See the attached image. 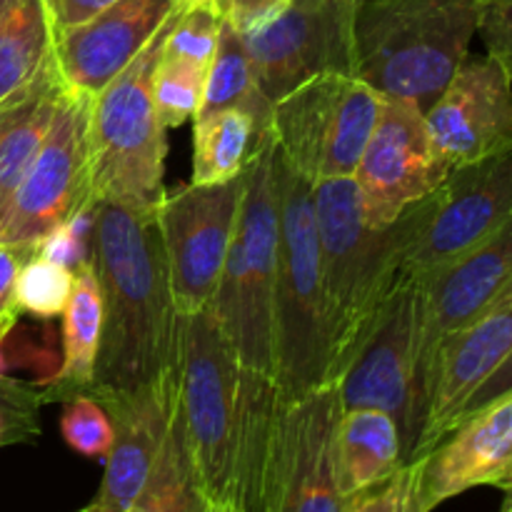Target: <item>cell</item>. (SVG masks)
Masks as SVG:
<instances>
[{
  "label": "cell",
  "mask_w": 512,
  "mask_h": 512,
  "mask_svg": "<svg viewBox=\"0 0 512 512\" xmlns=\"http://www.w3.org/2000/svg\"><path fill=\"white\" fill-rule=\"evenodd\" d=\"M278 268V178L270 138L243 170V200L225 258L215 315L238 363L273 378V303Z\"/></svg>",
  "instance_id": "obj_6"
},
{
  "label": "cell",
  "mask_w": 512,
  "mask_h": 512,
  "mask_svg": "<svg viewBox=\"0 0 512 512\" xmlns=\"http://www.w3.org/2000/svg\"><path fill=\"white\" fill-rule=\"evenodd\" d=\"M448 173L423 110L383 95L378 123L353 173L368 223L375 228L390 225L405 208L433 193Z\"/></svg>",
  "instance_id": "obj_15"
},
{
  "label": "cell",
  "mask_w": 512,
  "mask_h": 512,
  "mask_svg": "<svg viewBox=\"0 0 512 512\" xmlns=\"http://www.w3.org/2000/svg\"><path fill=\"white\" fill-rule=\"evenodd\" d=\"M210 5L238 33H250L283 13L290 0H210Z\"/></svg>",
  "instance_id": "obj_36"
},
{
  "label": "cell",
  "mask_w": 512,
  "mask_h": 512,
  "mask_svg": "<svg viewBox=\"0 0 512 512\" xmlns=\"http://www.w3.org/2000/svg\"><path fill=\"white\" fill-rule=\"evenodd\" d=\"M175 3L185 5V8H188V5H208L210 0H175Z\"/></svg>",
  "instance_id": "obj_41"
},
{
  "label": "cell",
  "mask_w": 512,
  "mask_h": 512,
  "mask_svg": "<svg viewBox=\"0 0 512 512\" xmlns=\"http://www.w3.org/2000/svg\"><path fill=\"white\" fill-rule=\"evenodd\" d=\"M500 512H512V493L505 495V503H503V510Z\"/></svg>",
  "instance_id": "obj_42"
},
{
  "label": "cell",
  "mask_w": 512,
  "mask_h": 512,
  "mask_svg": "<svg viewBox=\"0 0 512 512\" xmlns=\"http://www.w3.org/2000/svg\"><path fill=\"white\" fill-rule=\"evenodd\" d=\"M278 178V268L273 303V380L280 398L295 400L330 383V340L323 268L313 210V183L285 165Z\"/></svg>",
  "instance_id": "obj_4"
},
{
  "label": "cell",
  "mask_w": 512,
  "mask_h": 512,
  "mask_svg": "<svg viewBox=\"0 0 512 512\" xmlns=\"http://www.w3.org/2000/svg\"><path fill=\"white\" fill-rule=\"evenodd\" d=\"M3 378H5V375H3Z\"/></svg>",
  "instance_id": "obj_46"
},
{
  "label": "cell",
  "mask_w": 512,
  "mask_h": 512,
  "mask_svg": "<svg viewBox=\"0 0 512 512\" xmlns=\"http://www.w3.org/2000/svg\"><path fill=\"white\" fill-rule=\"evenodd\" d=\"M405 465L400 428L388 413L350 408L335 428V475L345 498L383 483Z\"/></svg>",
  "instance_id": "obj_23"
},
{
  "label": "cell",
  "mask_w": 512,
  "mask_h": 512,
  "mask_svg": "<svg viewBox=\"0 0 512 512\" xmlns=\"http://www.w3.org/2000/svg\"><path fill=\"white\" fill-rule=\"evenodd\" d=\"M338 385H320L295 400L280 398L270 455L265 512H345L335 475Z\"/></svg>",
  "instance_id": "obj_14"
},
{
  "label": "cell",
  "mask_w": 512,
  "mask_h": 512,
  "mask_svg": "<svg viewBox=\"0 0 512 512\" xmlns=\"http://www.w3.org/2000/svg\"><path fill=\"white\" fill-rule=\"evenodd\" d=\"M418 313V280L400 275L335 383L343 410L375 408L398 423L405 463H413L425 425L418 385Z\"/></svg>",
  "instance_id": "obj_11"
},
{
  "label": "cell",
  "mask_w": 512,
  "mask_h": 512,
  "mask_svg": "<svg viewBox=\"0 0 512 512\" xmlns=\"http://www.w3.org/2000/svg\"><path fill=\"white\" fill-rule=\"evenodd\" d=\"M450 170L512 150V78L495 58L465 60L425 113Z\"/></svg>",
  "instance_id": "obj_17"
},
{
  "label": "cell",
  "mask_w": 512,
  "mask_h": 512,
  "mask_svg": "<svg viewBox=\"0 0 512 512\" xmlns=\"http://www.w3.org/2000/svg\"><path fill=\"white\" fill-rule=\"evenodd\" d=\"M512 353V280L470 320L440 343L433 365L430 405L413 460L428 455L460 423L475 390Z\"/></svg>",
  "instance_id": "obj_18"
},
{
  "label": "cell",
  "mask_w": 512,
  "mask_h": 512,
  "mask_svg": "<svg viewBox=\"0 0 512 512\" xmlns=\"http://www.w3.org/2000/svg\"><path fill=\"white\" fill-rule=\"evenodd\" d=\"M60 433L65 443L83 458H105L113 443V425L103 405L90 395L65 400Z\"/></svg>",
  "instance_id": "obj_33"
},
{
  "label": "cell",
  "mask_w": 512,
  "mask_h": 512,
  "mask_svg": "<svg viewBox=\"0 0 512 512\" xmlns=\"http://www.w3.org/2000/svg\"><path fill=\"white\" fill-rule=\"evenodd\" d=\"M210 512H238V510L230 508V505H213V510Z\"/></svg>",
  "instance_id": "obj_43"
},
{
  "label": "cell",
  "mask_w": 512,
  "mask_h": 512,
  "mask_svg": "<svg viewBox=\"0 0 512 512\" xmlns=\"http://www.w3.org/2000/svg\"><path fill=\"white\" fill-rule=\"evenodd\" d=\"M45 0H0V108L28 93L55 63Z\"/></svg>",
  "instance_id": "obj_24"
},
{
  "label": "cell",
  "mask_w": 512,
  "mask_h": 512,
  "mask_svg": "<svg viewBox=\"0 0 512 512\" xmlns=\"http://www.w3.org/2000/svg\"><path fill=\"white\" fill-rule=\"evenodd\" d=\"M512 215V150L450 170L393 220L400 275L425 280L488 240Z\"/></svg>",
  "instance_id": "obj_7"
},
{
  "label": "cell",
  "mask_w": 512,
  "mask_h": 512,
  "mask_svg": "<svg viewBox=\"0 0 512 512\" xmlns=\"http://www.w3.org/2000/svg\"><path fill=\"white\" fill-rule=\"evenodd\" d=\"M113 3L115 0H45L53 33L85 23Z\"/></svg>",
  "instance_id": "obj_39"
},
{
  "label": "cell",
  "mask_w": 512,
  "mask_h": 512,
  "mask_svg": "<svg viewBox=\"0 0 512 512\" xmlns=\"http://www.w3.org/2000/svg\"><path fill=\"white\" fill-rule=\"evenodd\" d=\"M73 273V293L63 313V368L53 388H48L50 400L88 395L103 333V298L88 258Z\"/></svg>",
  "instance_id": "obj_27"
},
{
  "label": "cell",
  "mask_w": 512,
  "mask_h": 512,
  "mask_svg": "<svg viewBox=\"0 0 512 512\" xmlns=\"http://www.w3.org/2000/svg\"><path fill=\"white\" fill-rule=\"evenodd\" d=\"M512 280V215L488 240L430 278L418 280V385L425 418L440 343L468 325Z\"/></svg>",
  "instance_id": "obj_16"
},
{
  "label": "cell",
  "mask_w": 512,
  "mask_h": 512,
  "mask_svg": "<svg viewBox=\"0 0 512 512\" xmlns=\"http://www.w3.org/2000/svg\"><path fill=\"white\" fill-rule=\"evenodd\" d=\"M313 210L328 313L330 383H338L400 278L398 228L368 223L353 178L313 183Z\"/></svg>",
  "instance_id": "obj_3"
},
{
  "label": "cell",
  "mask_w": 512,
  "mask_h": 512,
  "mask_svg": "<svg viewBox=\"0 0 512 512\" xmlns=\"http://www.w3.org/2000/svg\"><path fill=\"white\" fill-rule=\"evenodd\" d=\"M380 108L383 95L358 75H318L273 105L275 148L308 183L353 178Z\"/></svg>",
  "instance_id": "obj_8"
},
{
  "label": "cell",
  "mask_w": 512,
  "mask_h": 512,
  "mask_svg": "<svg viewBox=\"0 0 512 512\" xmlns=\"http://www.w3.org/2000/svg\"><path fill=\"white\" fill-rule=\"evenodd\" d=\"M30 258V253H23L18 248H8L0 245V330L10 333L15 318H18V308H15V278L23 265V260Z\"/></svg>",
  "instance_id": "obj_37"
},
{
  "label": "cell",
  "mask_w": 512,
  "mask_h": 512,
  "mask_svg": "<svg viewBox=\"0 0 512 512\" xmlns=\"http://www.w3.org/2000/svg\"><path fill=\"white\" fill-rule=\"evenodd\" d=\"M193 120V185L238 178L250 158L273 138V125L245 108H223Z\"/></svg>",
  "instance_id": "obj_26"
},
{
  "label": "cell",
  "mask_w": 512,
  "mask_h": 512,
  "mask_svg": "<svg viewBox=\"0 0 512 512\" xmlns=\"http://www.w3.org/2000/svg\"><path fill=\"white\" fill-rule=\"evenodd\" d=\"M223 18L215 13L213 5H178L170 18L168 35H165L163 53L185 63L208 68L218 50Z\"/></svg>",
  "instance_id": "obj_32"
},
{
  "label": "cell",
  "mask_w": 512,
  "mask_h": 512,
  "mask_svg": "<svg viewBox=\"0 0 512 512\" xmlns=\"http://www.w3.org/2000/svg\"><path fill=\"white\" fill-rule=\"evenodd\" d=\"M348 3H355V5H358V3H360V0H348Z\"/></svg>",
  "instance_id": "obj_45"
},
{
  "label": "cell",
  "mask_w": 512,
  "mask_h": 512,
  "mask_svg": "<svg viewBox=\"0 0 512 512\" xmlns=\"http://www.w3.org/2000/svg\"><path fill=\"white\" fill-rule=\"evenodd\" d=\"M180 400V375L150 388L98 398L113 425V443L105 455V475L93 512H125L138 498L163 450L170 420Z\"/></svg>",
  "instance_id": "obj_20"
},
{
  "label": "cell",
  "mask_w": 512,
  "mask_h": 512,
  "mask_svg": "<svg viewBox=\"0 0 512 512\" xmlns=\"http://www.w3.org/2000/svg\"><path fill=\"white\" fill-rule=\"evenodd\" d=\"M90 108V95L63 85L43 145L0 215V245L33 255L48 235L95 205Z\"/></svg>",
  "instance_id": "obj_10"
},
{
  "label": "cell",
  "mask_w": 512,
  "mask_h": 512,
  "mask_svg": "<svg viewBox=\"0 0 512 512\" xmlns=\"http://www.w3.org/2000/svg\"><path fill=\"white\" fill-rule=\"evenodd\" d=\"M208 68L160 55L153 75V103L165 128H178L200 113Z\"/></svg>",
  "instance_id": "obj_31"
},
{
  "label": "cell",
  "mask_w": 512,
  "mask_h": 512,
  "mask_svg": "<svg viewBox=\"0 0 512 512\" xmlns=\"http://www.w3.org/2000/svg\"><path fill=\"white\" fill-rule=\"evenodd\" d=\"M223 108H245L273 125V105L263 98L258 83H255L253 63L245 50L243 35L225 20L220 28L218 50H215L208 65V75H205L203 105H200L198 115H210Z\"/></svg>",
  "instance_id": "obj_29"
},
{
  "label": "cell",
  "mask_w": 512,
  "mask_h": 512,
  "mask_svg": "<svg viewBox=\"0 0 512 512\" xmlns=\"http://www.w3.org/2000/svg\"><path fill=\"white\" fill-rule=\"evenodd\" d=\"M88 263L103 298L90 398L178 378L185 318L175 308L158 218L95 200Z\"/></svg>",
  "instance_id": "obj_1"
},
{
  "label": "cell",
  "mask_w": 512,
  "mask_h": 512,
  "mask_svg": "<svg viewBox=\"0 0 512 512\" xmlns=\"http://www.w3.org/2000/svg\"><path fill=\"white\" fill-rule=\"evenodd\" d=\"M493 488H498V490H503L505 495L508 493H512V455H510V460H508V465H505L503 470H500V475L498 478L493 480Z\"/></svg>",
  "instance_id": "obj_40"
},
{
  "label": "cell",
  "mask_w": 512,
  "mask_h": 512,
  "mask_svg": "<svg viewBox=\"0 0 512 512\" xmlns=\"http://www.w3.org/2000/svg\"><path fill=\"white\" fill-rule=\"evenodd\" d=\"M355 10L348 0H290L273 20L240 33L270 105L318 75H355Z\"/></svg>",
  "instance_id": "obj_12"
},
{
  "label": "cell",
  "mask_w": 512,
  "mask_h": 512,
  "mask_svg": "<svg viewBox=\"0 0 512 512\" xmlns=\"http://www.w3.org/2000/svg\"><path fill=\"white\" fill-rule=\"evenodd\" d=\"M243 200V173L225 183L180 185L165 193L158 228L168 258L175 308L190 318L218 293Z\"/></svg>",
  "instance_id": "obj_13"
},
{
  "label": "cell",
  "mask_w": 512,
  "mask_h": 512,
  "mask_svg": "<svg viewBox=\"0 0 512 512\" xmlns=\"http://www.w3.org/2000/svg\"><path fill=\"white\" fill-rule=\"evenodd\" d=\"M478 35L490 58L498 60L512 78V0H483Z\"/></svg>",
  "instance_id": "obj_35"
},
{
  "label": "cell",
  "mask_w": 512,
  "mask_h": 512,
  "mask_svg": "<svg viewBox=\"0 0 512 512\" xmlns=\"http://www.w3.org/2000/svg\"><path fill=\"white\" fill-rule=\"evenodd\" d=\"M240 363L213 305L183 323L180 415L200 483L213 505L230 503Z\"/></svg>",
  "instance_id": "obj_9"
},
{
  "label": "cell",
  "mask_w": 512,
  "mask_h": 512,
  "mask_svg": "<svg viewBox=\"0 0 512 512\" xmlns=\"http://www.w3.org/2000/svg\"><path fill=\"white\" fill-rule=\"evenodd\" d=\"M280 393L270 375L240 365L238 418L233 443V483L230 508L238 512H265L270 455L278 425Z\"/></svg>",
  "instance_id": "obj_22"
},
{
  "label": "cell",
  "mask_w": 512,
  "mask_h": 512,
  "mask_svg": "<svg viewBox=\"0 0 512 512\" xmlns=\"http://www.w3.org/2000/svg\"><path fill=\"white\" fill-rule=\"evenodd\" d=\"M73 280V270L33 253L23 260L15 278V308L40 320L60 318L73 293Z\"/></svg>",
  "instance_id": "obj_30"
},
{
  "label": "cell",
  "mask_w": 512,
  "mask_h": 512,
  "mask_svg": "<svg viewBox=\"0 0 512 512\" xmlns=\"http://www.w3.org/2000/svg\"><path fill=\"white\" fill-rule=\"evenodd\" d=\"M213 503L205 495L198 468L190 455L180 400L170 420L163 450L145 480L143 490L125 512H210Z\"/></svg>",
  "instance_id": "obj_28"
},
{
  "label": "cell",
  "mask_w": 512,
  "mask_h": 512,
  "mask_svg": "<svg viewBox=\"0 0 512 512\" xmlns=\"http://www.w3.org/2000/svg\"><path fill=\"white\" fill-rule=\"evenodd\" d=\"M510 393H512V353L503 360V363H500V368L495 370V373L490 375V378L485 380L478 390H475L473 398H470L468 405L463 408L460 423H463L465 418H470V415L480 413L483 408H488V405L498 403L500 398H505V395H510Z\"/></svg>",
  "instance_id": "obj_38"
},
{
  "label": "cell",
  "mask_w": 512,
  "mask_h": 512,
  "mask_svg": "<svg viewBox=\"0 0 512 512\" xmlns=\"http://www.w3.org/2000/svg\"><path fill=\"white\" fill-rule=\"evenodd\" d=\"M78 512H93V508H90V505H85V508H80Z\"/></svg>",
  "instance_id": "obj_44"
},
{
  "label": "cell",
  "mask_w": 512,
  "mask_h": 512,
  "mask_svg": "<svg viewBox=\"0 0 512 512\" xmlns=\"http://www.w3.org/2000/svg\"><path fill=\"white\" fill-rule=\"evenodd\" d=\"M345 512H420L418 508V460L405 463L383 483L348 498Z\"/></svg>",
  "instance_id": "obj_34"
},
{
  "label": "cell",
  "mask_w": 512,
  "mask_h": 512,
  "mask_svg": "<svg viewBox=\"0 0 512 512\" xmlns=\"http://www.w3.org/2000/svg\"><path fill=\"white\" fill-rule=\"evenodd\" d=\"M60 90L63 80L58 65L53 63L28 93L0 108V215L10 205L43 145Z\"/></svg>",
  "instance_id": "obj_25"
},
{
  "label": "cell",
  "mask_w": 512,
  "mask_h": 512,
  "mask_svg": "<svg viewBox=\"0 0 512 512\" xmlns=\"http://www.w3.org/2000/svg\"><path fill=\"white\" fill-rule=\"evenodd\" d=\"M483 0H360L355 75L385 98L428 113L478 35Z\"/></svg>",
  "instance_id": "obj_2"
},
{
  "label": "cell",
  "mask_w": 512,
  "mask_h": 512,
  "mask_svg": "<svg viewBox=\"0 0 512 512\" xmlns=\"http://www.w3.org/2000/svg\"><path fill=\"white\" fill-rule=\"evenodd\" d=\"M175 8V0H115L85 23L58 30L53 53L65 88L95 98L133 63Z\"/></svg>",
  "instance_id": "obj_19"
},
{
  "label": "cell",
  "mask_w": 512,
  "mask_h": 512,
  "mask_svg": "<svg viewBox=\"0 0 512 512\" xmlns=\"http://www.w3.org/2000/svg\"><path fill=\"white\" fill-rule=\"evenodd\" d=\"M170 18L133 63L95 95L90 108L95 200H108L143 215H158L165 198L168 128L153 103V75L163 55Z\"/></svg>",
  "instance_id": "obj_5"
},
{
  "label": "cell",
  "mask_w": 512,
  "mask_h": 512,
  "mask_svg": "<svg viewBox=\"0 0 512 512\" xmlns=\"http://www.w3.org/2000/svg\"><path fill=\"white\" fill-rule=\"evenodd\" d=\"M512 455V393L465 418L448 438L418 458V508L433 512L445 500L493 485Z\"/></svg>",
  "instance_id": "obj_21"
}]
</instances>
